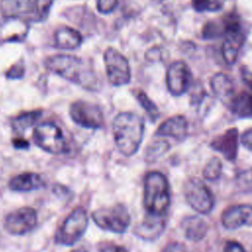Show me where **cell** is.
Segmentation results:
<instances>
[{
  "mask_svg": "<svg viewBox=\"0 0 252 252\" xmlns=\"http://www.w3.org/2000/svg\"><path fill=\"white\" fill-rule=\"evenodd\" d=\"M184 196L190 207L201 215L210 214L215 200L210 188L199 178H189L183 188Z\"/></svg>",
  "mask_w": 252,
  "mask_h": 252,
  "instance_id": "obj_7",
  "label": "cell"
},
{
  "mask_svg": "<svg viewBox=\"0 0 252 252\" xmlns=\"http://www.w3.org/2000/svg\"><path fill=\"white\" fill-rule=\"evenodd\" d=\"M222 163L218 157H213L209 159L203 169V176L205 179L214 181L220 178L221 174Z\"/></svg>",
  "mask_w": 252,
  "mask_h": 252,
  "instance_id": "obj_24",
  "label": "cell"
},
{
  "mask_svg": "<svg viewBox=\"0 0 252 252\" xmlns=\"http://www.w3.org/2000/svg\"><path fill=\"white\" fill-rule=\"evenodd\" d=\"M100 252H128L126 248L118 245H107L100 250Z\"/></svg>",
  "mask_w": 252,
  "mask_h": 252,
  "instance_id": "obj_35",
  "label": "cell"
},
{
  "mask_svg": "<svg viewBox=\"0 0 252 252\" xmlns=\"http://www.w3.org/2000/svg\"><path fill=\"white\" fill-rule=\"evenodd\" d=\"M89 223L87 211L78 207L65 219L62 225L55 234V242L61 245H73L81 239L86 232Z\"/></svg>",
  "mask_w": 252,
  "mask_h": 252,
  "instance_id": "obj_6",
  "label": "cell"
},
{
  "mask_svg": "<svg viewBox=\"0 0 252 252\" xmlns=\"http://www.w3.org/2000/svg\"><path fill=\"white\" fill-rule=\"evenodd\" d=\"M166 86L173 95H181L188 90L191 81V73L183 61L173 62L166 72Z\"/></svg>",
  "mask_w": 252,
  "mask_h": 252,
  "instance_id": "obj_11",
  "label": "cell"
},
{
  "mask_svg": "<svg viewBox=\"0 0 252 252\" xmlns=\"http://www.w3.org/2000/svg\"><path fill=\"white\" fill-rule=\"evenodd\" d=\"M33 0H1L0 12L5 18L19 19L32 15Z\"/></svg>",
  "mask_w": 252,
  "mask_h": 252,
  "instance_id": "obj_19",
  "label": "cell"
},
{
  "mask_svg": "<svg viewBox=\"0 0 252 252\" xmlns=\"http://www.w3.org/2000/svg\"><path fill=\"white\" fill-rule=\"evenodd\" d=\"M72 252H88L86 249L84 248H79V249H76V250H73Z\"/></svg>",
  "mask_w": 252,
  "mask_h": 252,
  "instance_id": "obj_36",
  "label": "cell"
},
{
  "mask_svg": "<svg viewBox=\"0 0 252 252\" xmlns=\"http://www.w3.org/2000/svg\"><path fill=\"white\" fill-rule=\"evenodd\" d=\"M69 114L76 124L87 129H99L104 123L102 110L93 102L74 101L70 105Z\"/></svg>",
  "mask_w": 252,
  "mask_h": 252,
  "instance_id": "obj_9",
  "label": "cell"
},
{
  "mask_svg": "<svg viewBox=\"0 0 252 252\" xmlns=\"http://www.w3.org/2000/svg\"><path fill=\"white\" fill-rule=\"evenodd\" d=\"M53 1L54 0H33L32 20L35 22L43 21L47 17Z\"/></svg>",
  "mask_w": 252,
  "mask_h": 252,
  "instance_id": "obj_26",
  "label": "cell"
},
{
  "mask_svg": "<svg viewBox=\"0 0 252 252\" xmlns=\"http://www.w3.org/2000/svg\"><path fill=\"white\" fill-rule=\"evenodd\" d=\"M220 220L227 229H236L244 225L252 226V205H232L222 212Z\"/></svg>",
  "mask_w": 252,
  "mask_h": 252,
  "instance_id": "obj_13",
  "label": "cell"
},
{
  "mask_svg": "<svg viewBox=\"0 0 252 252\" xmlns=\"http://www.w3.org/2000/svg\"><path fill=\"white\" fill-rule=\"evenodd\" d=\"M92 219L101 229L114 233L125 232L131 222L128 209L123 204L97 209L92 213Z\"/></svg>",
  "mask_w": 252,
  "mask_h": 252,
  "instance_id": "obj_4",
  "label": "cell"
},
{
  "mask_svg": "<svg viewBox=\"0 0 252 252\" xmlns=\"http://www.w3.org/2000/svg\"><path fill=\"white\" fill-rule=\"evenodd\" d=\"M9 189L15 192H31L44 186L41 175L35 172H23L12 177L8 183Z\"/></svg>",
  "mask_w": 252,
  "mask_h": 252,
  "instance_id": "obj_18",
  "label": "cell"
},
{
  "mask_svg": "<svg viewBox=\"0 0 252 252\" xmlns=\"http://www.w3.org/2000/svg\"><path fill=\"white\" fill-rule=\"evenodd\" d=\"M184 235L187 239L191 241L202 240L209 229L208 222L201 217L191 216L185 218L181 222Z\"/></svg>",
  "mask_w": 252,
  "mask_h": 252,
  "instance_id": "obj_20",
  "label": "cell"
},
{
  "mask_svg": "<svg viewBox=\"0 0 252 252\" xmlns=\"http://www.w3.org/2000/svg\"><path fill=\"white\" fill-rule=\"evenodd\" d=\"M103 61L108 81L115 87L127 85L131 81V69L127 58L113 47L103 53Z\"/></svg>",
  "mask_w": 252,
  "mask_h": 252,
  "instance_id": "obj_8",
  "label": "cell"
},
{
  "mask_svg": "<svg viewBox=\"0 0 252 252\" xmlns=\"http://www.w3.org/2000/svg\"><path fill=\"white\" fill-rule=\"evenodd\" d=\"M221 34H225V23L222 26H218L217 23H208L203 30V36L210 38V37H217Z\"/></svg>",
  "mask_w": 252,
  "mask_h": 252,
  "instance_id": "obj_28",
  "label": "cell"
},
{
  "mask_svg": "<svg viewBox=\"0 0 252 252\" xmlns=\"http://www.w3.org/2000/svg\"><path fill=\"white\" fill-rule=\"evenodd\" d=\"M45 67L52 73L88 90H96L98 80L84 60L71 54H56L45 60Z\"/></svg>",
  "mask_w": 252,
  "mask_h": 252,
  "instance_id": "obj_1",
  "label": "cell"
},
{
  "mask_svg": "<svg viewBox=\"0 0 252 252\" xmlns=\"http://www.w3.org/2000/svg\"><path fill=\"white\" fill-rule=\"evenodd\" d=\"M42 111L39 109L22 112L12 119L11 125L15 133L24 134V132L32 126L41 116Z\"/></svg>",
  "mask_w": 252,
  "mask_h": 252,
  "instance_id": "obj_22",
  "label": "cell"
},
{
  "mask_svg": "<svg viewBox=\"0 0 252 252\" xmlns=\"http://www.w3.org/2000/svg\"><path fill=\"white\" fill-rule=\"evenodd\" d=\"M118 0H97L96 8L102 14L111 13L117 6Z\"/></svg>",
  "mask_w": 252,
  "mask_h": 252,
  "instance_id": "obj_29",
  "label": "cell"
},
{
  "mask_svg": "<svg viewBox=\"0 0 252 252\" xmlns=\"http://www.w3.org/2000/svg\"><path fill=\"white\" fill-rule=\"evenodd\" d=\"M240 142H241V144H242L246 149H248L249 151L252 152V128L246 130V131L242 134V136H241V138H240Z\"/></svg>",
  "mask_w": 252,
  "mask_h": 252,
  "instance_id": "obj_33",
  "label": "cell"
},
{
  "mask_svg": "<svg viewBox=\"0 0 252 252\" xmlns=\"http://www.w3.org/2000/svg\"><path fill=\"white\" fill-rule=\"evenodd\" d=\"M210 84L215 95L229 106L235 96L234 85L231 79L223 73H217L212 77Z\"/></svg>",
  "mask_w": 252,
  "mask_h": 252,
  "instance_id": "obj_17",
  "label": "cell"
},
{
  "mask_svg": "<svg viewBox=\"0 0 252 252\" xmlns=\"http://www.w3.org/2000/svg\"><path fill=\"white\" fill-rule=\"evenodd\" d=\"M158 137H170L176 141H183L188 135V121L183 115H174L164 120L157 129Z\"/></svg>",
  "mask_w": 252,
  "mask_h": 252,
  "instance_id": "obj_15",
  "label": "cell"
},
{
  "mask_svg": "<svg viewBox=\"0 0 252 252\" xmlns=\"http://www.w3.org/2000/svg\"><path fill=\"white\" fill-rule=\"evenodd\" d=\"M223 252H245L243 246L234 240H228L224 244Z\"/></svg>",
  "mask_w": 252,
  "mask_h": 252,
  "instance_id": "obj_32",
  "label": "cell"
},
{
  "mask_svg": "<svg viewBox=\"0 0 252 252\" xmlns=\"http://www.w3.org/2000/svg\"><path fill=\"white\" fill-rule=\"evenodd\" d=\"M136 98L139 101V103L141 104V106L144 108V110L148 113L151 120L155 121L158 117L159 112H158L157 105L154 103V101L142 91L137 92Z\"/></svg>",
  "mask_w": 252,
  "mask_h": 252,
  "instance_id": "obj_25",
  "label": "cell"
},
{
  "mask_svg": "<svg viewBox=\"0 0 252 252\" xmlns=\"http://www.w3.org/2000/svg\"><path fill=\"white\" fill-rule=\"evenodd\" d=\"M32 137L35 145L44 152L52 155H60L68 152V144L62 130L52 122L38 124Z\"/></svg>",
  "mask_w": 252,
  "mask_h": 252,
  "instance_id": "obj_5",
  "label": "cell"
},
{
  "mask_svg": "<svg viewBox=\"0 0 252 252\" xmlns=\"http://www.w3.org/2000/svg\"><path fill=\"white\" fill-rule=\"evenodd\" d=\"M37 223V215L34 209L23 207L9 213L4 220L5 230L13 235H23L31 232Z\"/></svg>",
  "mask_w": 252,
  "mask_h": 252,
  "instance_id": "obj_10",
  "label": "cell"
},
{
  "mask_svg": "<svg viewBox=\"0 0 252 252\" xmlns=\"http://www.w3.org/2000/svg\"><path fill=\"white\" fill-rule=\"evenodd\" d=\"M165 228V216H157L148 214L141 223H139L134 232L137 236L145 240H155L160 236Z\"/></svg>",
  "mask_w": 252,
  "mask_h": 252,
  "instance_id": "obj_16",
  "label": "cell"
},
{
  "mask_svg": "<svg viewBox=\"0 0 252 252\" xmlns=\"http://www.w3.org/2000/svg\"><path fill=\"white\" fill-rule=\"evenodd\" d=\"M13 145L15 148L17 149H27L29 148V142L27 140H25L24 138H16L12 141Z\"/></svg>",
  "mask_w": 252,
  "mask_h": 252,
  "instance_id": "obj_34",
  "label": "cell"
},
{
  "mask_svg": "<svg viewBox=\"0 0 252 252\" xmlns=\"http://www.w3.org/2000/svg\"><path fill=\"white\" fill-rule=\"evenodd\" d=\"M115 144L121 154L131 157L137 153L143 141L145 122L142 116L134 112L117 114L112 123Z\"/></svg>",
  "mask_w": 252,
  "mask_h": 252,
  "instance_id": "obj_2",
  "label": "cell"
},
{
  "mask_svg": "<svg viewBox=\"0 0 252 252\" xmlns=\"http://www.w3.org/2000/svg\"><path fill=\"white\" fill-rule=\"evenodd\" d=\"M55 45L61 49H75L83 42L82 34L75 29L64 26L55 31Z\"/></svg>",
  "mask_w": 252,
  "mask_h": 252,
  "instance_id": "obj_21",
  "label": "cell"
},
{
  "mask_svg": "<svg viewBox=\"0 0 252 252\" xmlns=\"http://www.w3.org/2000/svg\"><path fill=\"white\" fill-rule=\"evenodd\" d=\"M244 36L237 22H225V34L222 43V56L227 64H233L243 44Z\"/></svg>",
  "mask_w": 252,
  "mask_h": 252,
  "instance_id": "obj_12",
  "label": "cell"
},
{
  "mask_svg": "<svg viewBox=\"0 0 252 252\" xmlns=\"http://www.w3.org/2000/svg\"><path fill=\"white\" fill-rule=\"evenodd\" d=\"M144 207L148 214L165 216L170 206L169 183L159 171H150L144 179Z\"/></svg>",
  "mask_w": 252,
  "mask_h": 252,
  "instance_id": "obj_3",
  "label": "cell"
},
{
  "mask_svg": "<svg viewBox=\"0 0 252 252\" xmlns=\"http://www.w3.org/2000/svg\"><path fill=\"white\" fill-rule=\"evenodd\" d=\"M170 148L169 143L164 139L154 140L146 150V160L153 162L164 155Z\"/></svg>",
  "mask_w": 252,
  "mask_h": 252,
  "instance_id": "obj_23",
  "label": "cell"
},
{
  "mask_svg": "<svg viewBox=\"0 0 252 252\" xmlns=\"http://www.w3.org/2000/svg\"><path fill=\"white\" fill-rule=\"evenodd\" d=\"M25 74V67L23 63H16L15 65L11 66L8 71L6 72V77L8 79L16 80V79H21L24 77Z\"/></svg>",
  "mask_w": 252,
  "mask_h": 252,
  "instance_id": "obj_30",
  "label": "cell"
},
{
  "mask_svg": "<svg viewBox=\"0 0 252 252\" xmlns=\"http://www.w3.org/2000/svg\"><path fill=\"white\" fill-rule=\"evenodd\" d=\"M161 252H187V248L182 242L174 241L168 243Z\"/></svg>",
  "mask_w": 252,
  "mask_h": 252,
  "instance_id": "obj_31",
  "label": "cell"
},
{
  "mask_svg": "<svg viewBox=\"0 0 252 252\" xmlns=\"http://www.w3.org/2000/svg\"><path fill=\"white\" fill-rule=\"evenodd\" d=\"M211 148L220 153L225 159L229 161L235 160L238 150L237 128L227 129L224 133L215 138L211 143Z\"/></svg>",
  "mask_w": 252,
  "mask_h": 252,
  "instance_id": "obj_14",
  "label": "cell"
},
{
  "mask_svg": "<svg viewBox=\"0 0 252 252\" xmlns=\"http://www.w3.org/2000/svg\"><path fill=\"white\" fill-rule=\"evenodd\" d=\"M225 0H193L192 5L199 12H215L221 9Z\"/></svg>",
  "mask_w": 252,
  "mask_h": 252,
  "instance_id": "obj_27",
  "label": "cell"
}]
</instances>
